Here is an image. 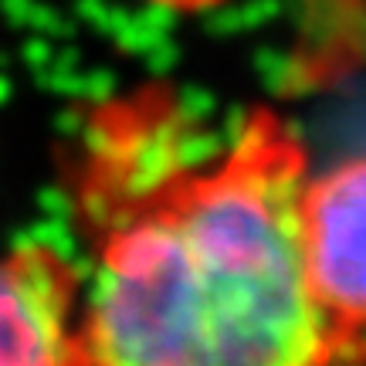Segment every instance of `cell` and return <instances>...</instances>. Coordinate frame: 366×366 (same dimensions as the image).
Listing matches in <instances>:
<instances>
[{"label":"cell","instance_id":"4","mask_svg":"<svg viewBox=\"0 0 366 366\" xmlns=\"http://www.w3.org/2000/svg\"><path fill=\"white\" fill-rule=\"evenodd\" d=\"M153 7H163V11H177V14H197V11H210V7H221L227 0H146Z\"/></svg>","mask_w":366,"mask_h":366},{"label":"cell","instance_id":"2","mask_svg":"<svg viewBox=\"0 0 366 366\" xmlns=\"http://www.w3.org/2000/svg\"><path fill=\"white\" fill-rule=\"evenodd\" d=\"M0 366H92L81 272L48 244L0 254Z\"/></svg>","mask_w":366,"mask_h":366},{"label":"cell","instance_id":"3","mask_svg":"<svg viewBox=\"0 0 366 366\" xmlns=\"http://www.w3.org/2000/svg\"><path fill=\"white\" fill-rule=\"evenodd\" d=\"M302 227L319 302L346 332L366 340V157L309 173Z\"/></svg>","mask_w":366,"mask_h":366},{"label":"cell","instance_id":"1","mask_svg":"<svg viewBox=\"0 0 366 366\" xmlns=\"http://www.w3.org/2000/svg\"><path fill=\"white\" fill-rule=\"evenodd\" d=\"M305 146L272 112L190 157L136 112L92 126L75 207L92 366H363L305 258Z\"/></svg>","mask_w":366,"mask_h":366}]
</instances>
